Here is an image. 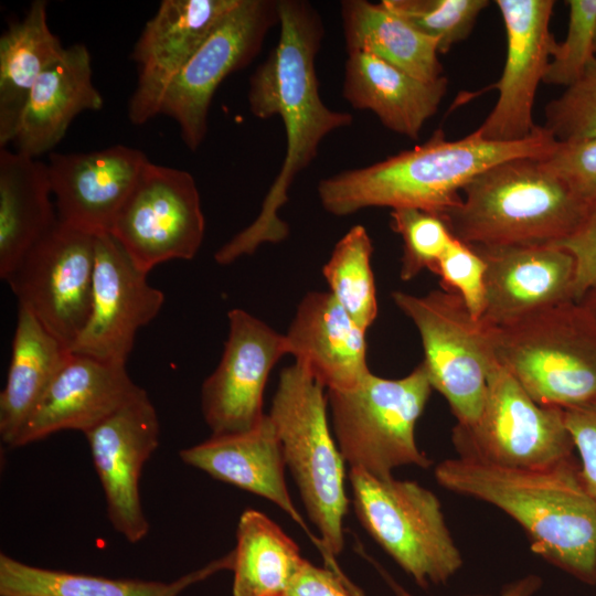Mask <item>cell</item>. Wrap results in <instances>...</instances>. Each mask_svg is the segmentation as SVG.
Instances as JSON below:
<instances>
[{
    "label": "cell",
    "mask_w": 596,
    "mask_h": 596,
    "mask_svg": "<svg viewBox=\"0 0 596 596\" xmlns=\"http://www.w3.org/2000/svg\"><path fill=\"white\" fill-rule=\"evenodd\" d=\"M557 141L543 126L518 141H492L477 130L448 140L437 129L428 140L373 164L321 180L322 207L345 216L368 207H412L443 217L464 187L488 168L515 158L544 159Z\"/></svg>",
    "instance_id": "3957f363"
},
{
    "label": "cell",
    "mask_w": 596,
    "mask_h": 596,
    "mask_svg": "<svg viewBox=\"0 0 596 596\" xmlns=\"http://www.w3.org/2000/svg\"><path fill=\"white\" fill-rule=\"evenodd\" d=\"M459 458L511 468H541L573 457L564 409L542 406L497 361L488 375L479 416L457 424Z\"/></svg>",
    "instance_id": "9c48e42d"
},
{
    "label": "cell",
    "mask_w": 596,
    "mask_h": 596,
    "mask_svg": "<svg viewBox=\"0 0 596 596\" xmlns=\"http://www.w3.org/2000/svg\"><path fill=\"white\" fill-rule=\"evenodd\" d=\"M391 226L403 241L401 278L411 280L424 269L434 272L455 236L439 215L418 209L391 211Z\"/></svg>",
    "instance_id": "836d02e7"
},
{
    "label": "cell",
    "mask_w": 596,
    "mask_h": 596,
    "mask_svg": "<svg viewBox=\"0 0 596 596\" xmlns=\"http://www.w3.org/2000/svg\"><path fill=\"white\" fill-rule=\"evenodd\" d=\"M437 482L490 503L525 531L532 551L550 564L595 585L596 501L574 457L541 468H511L464 458L435 468Z\"/></svg>",
    "instance_id": "7a4b0ae2"
},
{
    "label": "cell",
    "mask_w": 596,
    "mask_h": 596,
    "mask_svg": "<svg viewBox=\"0 0 596 596\" xmlns=\"http://www.w3.org/2000/svg\"><path fill=\"white\" fill-rule=\"evenodd\" d=\"M557 245L566 249L575 262L574 301L578 302L596 288V204L588 211L576 230Z\"/></svg>",
    "instance_id": "ab89813d"
},
{
    "label": "cell",
    "mask_w": 596,
    "mask_h": 596,
    "mask_svg": "<svg viewBox=\"0 0 596 596\" xmlns=\"http://www.w3.org/2000/svg\"><path fill=\"white\" fill-rule=\"evenodd\" d=\"M278 42L249 78L248 105L260 119L279 116L286 132V152L256 219L222 245L215 262L227 265L253 254L264 243L288 235L279 210L288 200L295 178L317 157L321 141L352 124L349 113L329 108L320 97L316 56L323 36L317 11L306 1H277Z\"/></svg>",
    "instance_id": "6da1fadb"
},
{
    "label": "cell",
    "mask_w": 596,
    "mask_h": 596,
    "mask_svg": "<svg viewBox=\"0 0 596 596\" xmlns=\"http://www.w3.org/2000/svg\"><path fill=\"white\" fill-rule=\"evenodd\" d=\"M143 391L126 364L71 353L17 435L12 447L62 430L83 434Z\"/></svg>",
    "instance_id": "44dd1931"
},
{
    "label": "cell",
    "mask_w": 596,
    "mask_h": 596,
    "mask_svg": "<svg viewBox=\"0 0 596 596\" xmlns=\"http://www.w3.org/2000/svg\"><path fill=\"white\" fill-rule=\"evenodd\" d=\"M233 553L172 582L109 578L30 565L0 554V596H179L211 575L232 570Z\"/></svg>",
    "instance_id": "83f0119b"
},
{
    "label": "cell",
    "mask_w": 596,
    "mask_h": 596,
    "mask_svg": "<svg viewBox=\"0 0 596 596\" xmlns=\"http://www.w3.org/2000/svg\"><path fill=\"white\" fill-rule=\"evenodd\" d=\"M179 455L212 478L275 503L315 541L287 489L284 450L268 414L248 432L211 436Z\"/></svg>",
    "instance_id": "603a6c76"
},
{
    "label": "cell",
    "mask_w": 596,
    "mask_h": 596,
    "mask_svg": "<svg viewBox=\"0 0 596 596\" xmlns=\"http://www.w3.org/2000/svg\"><path fill=\"white\" fill-rule=\"evenodd\" d=\"M544 115L543 127L557 142L596 138V56L575 83L545 106Z\"/></svg>",
    "instance_id": "d590c367"
},
{
    "label": "cell",
    "mask_w": 596,
    "mask_h": 596,
    "mask_svg": "<svg viewBox=\"0 0 596 596\" xmlns=\"http://www.w3.org/2000/svg\"><path fill=\"white\" fill-rule=\"evenodd\" d=\"M595 582H596V576H595Z\"/></svg>",
    "instance_id": "f6af8a7d"
},
{
    "label": "cell",
    "mask_w": 596,
    "mask_h": 596,
    "mask_svg": "<svg viewBox=\"0 0 596 596\" xmlns=\"http://www.w3.org/2000/svg\"><path fill=\"white\" fill-rule=\"evenodd\" d=\"M159 434L158 414L145 390L84 434L105 493L108 520L130 543L143 540L150 529L139 483L145 464L159 445Z\"/></svg>",
    "instance_id": "2e32d148"
},
{
    "label": "cell",
    "mask_w": 596,
    "mask_h": 596,
    "mask_svg": "<svg viewBox=\"0 0 596 596\" xmlns=\"http://www.w3.org/2000/svg\"><path fill=\"white\" fill-rule=\"evenodd\" d=\"M276 22L277 1L238 0L175 77L159 115L178 124L190 150L195 151L206 136L210 105L220 84L255 58Z\"/></svg>",
    "instance_id": "4fadbf2b"
},
{
    "label": "cell",
    "mask_w": 596,
    "mask_h": 596,
    "mask_svg": "<svg viewBox=\"0 0 596 596\" xmlns=\"http://www.w3.org/2000/svg\"><path fill=\"white\" fill-rule=\"evenodd\" d=\"M232 553L233 596H285L305 560L295 541L255 509L241 514Z\"/></svg>",
    "instance_id": "4dcf8cb0"
},
{
    "label": "cell",
    "mask_w": 596,
    "mask_h": 596,
    "mask_svg": "<svg viewBox=\"0 0 596 596\" xmlns=\"http://www.w3.org/2000/svg\"><path fill=\"white\" fill-rule=\"evenodd\" d=\"M70 350L19 307L11 360L0 394V436L12 447L21 427L70 356Z\"/></svg>",
    "instance_id": "f1b7e54d"
},
{
    "label": "cell",
    "mask_w": 596,
    "mask_h": 596,
    "mask_svg": "<svg viewBox=\"0 0 596 596\" xmlns=\"http://www.w3.org/2000/svg\"><path fill=\"white\" fill-rule=\"evenodd\" d=\"M568 28L565 40L556 43L543 78L544 84L564 86L575 83L596 56V0H568Z\"/></svg>",
    "instance_id": "e575fe53"
},
{
    "label": "cell",
    "mask_w": 596,
    "mask_h": 596,
    "mask_svg": "<svg viewBox=\"0 0 596 596\" xmlns=\"http://www.w3.org/2000/svg\"><path fill=\"white\" fill-rule=\"evenodd\" d=\"M496 361L542 406L596 400V318L567 301L501 327H487Z\"/></svg>",
    "instance_id": "8992f818"
},
{
    "label": "cell",
    "mask_w": 596,
    "mask_h": 596,
    "mask_svg": "<svg viewBox=\"0 0 596 596\" xmlns=\"http://www.w3.org/2000/svg\"><path fill=\"white\" fill-rule=\"evenodd\" d=\"M392 299L419 333L422 363L433 389L445 397L457 424L472 423L481 412L488 375L496 363L488 328L451 291L433 290L423 296L394 291Z\"/></svg>",
    "instance_id": "30bf717a"
},
{
    "label": "cell",
    "mask_w": 596,
    "mask_h": 596,
    "mask_svg": "<svg viewBox=\"0 0 596 596\" xmlns=\"http://www.w3.org/2000/svg\"><path fill=\"white\" fill-rule=\"evenodd\" d=\"M47 23V2L35 0L0 36V148L14 141L29 95L64 51Z\"/></svg>",
    "instance_id": "4316f807"
},
{
    "label": "cell",
    "mask_w": 596,
    "mask_h": 596,
    "mask_svg": "<svg viewBox=\"0 0 596 596\" xmlns=\"http://www.w3.org/2000/svg\"><path fill=\"white\" fill-rule=\"evenodd\" d=\"M366 331L329 291H310L285 333L288 354L327 391L351 390L371 372Z\"/></svg>",
    "instance_id": "7402d4cb"
},
{
    "label": "cell",
    "mask_w": 596,
    "mask_h": 596,
    "mask_svg": "<svg viewBox=\"0 0 596 596\" xmlns=\"http://www.w3.org/2000/svg\"><path fill=\"white\" fill-rule=\"evenodd\" d=\"M118 242L102 233L95 240V267L88 318L70 352L127 363L138 330L157 317L164 302Z\"/></svg>",
    "instance_id": "9a60e30c"
},
{
    "label": "cell",
    "mask_w": 596,
    "mask_h": 596,
    "mask_svg": "<svg viewBox=\"0 0 596 596\" xmlns=\"http://www.w3.org/2000/svg\"><path fill=\"white\" fill-rule=\"evenodd\" d=\"M204 231L193 175L149 160L109 234L134 265L148 274L171 259H192L201 247Z\"/></svg>",
    "instance_id": "8fae6325"
},
{
    "label": "cell",
    "mask_w": 596,
    "mask_h": 596,
    "mask_svg": "<svg viewBox=\"0 0 596 596\" xmlns=\"http://www.w3.org/2000/svg\"><path fill=\"white\" fill-rule=\"evenodd\" d=\"M285 596H364L342 571L304 560Z\"/></svg>",
    "instance_id": "60d3db41"
},
{
    "label": "cell",
    "mask_w": 596,
    "mask_h": 596,
    "mask_svg": "<svg viewBox=\"0 0 596 596\" xmlns=\"http://www.w3.org/2000/svg\"><path fill=\"white\" fill-rule=\"evenodd\" d=\"M372 253L370 235L364 226L358 224L338 241L322 268L329 292L365 331L379 310Z\"/></svg>",
    "instance_id": "1f68e13d"
},
{
    "label": "cell",
    "mask_w": 596,
    "mask_h": 596,
    "mask_svg": "<svg viewBox=\"0 0 596 596\" xmlns=\"http://www.w3.org/2000/svg\"><path fill=\"white\" fill-rule=\"evenodd\" d=\"M588 207L542 159L515 158L469 181L443 219L471 246L549 245L570 236Z\"/></svg>",
    "instance_id": "277c9868"
},
{
    "label": "cell",
    "mask_w": 596,
    "mask_h": 596,
    "mask_svg": "<svg viewBox=\"0 0 596 596\" xmlns=\"http://www.w3.org/2000/svg\"><path fill=\"white\" fill-rule=\"evenodd\" d=\"M380 574L389 585L395 596H414L400 583H397L386 571L376 565ZM543 579L536 574H526L503 586L497 596H534L542 587ZM490 596V595H475Z\"/></svg>",
    "instance_id": "b9f144b4"
},
{
    "label": "cell",
    "mask_w": 596,
    "mask_h": 596,
    "mask_svg": "<svg viewBox=\"0 0 596 596\" xmlns=\"http://www.w3.org/2000/svg\"><path fill=\"white\" fill-rule=\"evenodd\" d=\"M594 51H595V54H596V29H595V38H594Z\"/></svg>",
    "instance_id": "ee69618b"
},
{
    "label": "cell",
    "mask_w": 596,
    "mask_h": 596,
    "mask_svg": "<svg viewBox=\"0 0 596 596\" xmlns=\"http://www.w3.org/2000/svg\"><path fill=\"white\" fill-rule=\"evenodd\" d=\"M323 390L295 362L281 370L268 415L306 512L320 534L324 566L341 571L336 557L344 547L343 520L349 505L345 461L332 437Z\"/></svg>",
    "instance_id": "5b68a950"
},
{
    "label": "cell",
    "mask_w": 596,
    "mask_h": 596,
    "mask_svg": "<svg viewBox=\"0 0 596 596\" xmlns=\"http://www.w3.org/2000/svg\"><path fill=\"white\" fill-rule=\"evenodd\" d=\"M341 19L348 53L373 54L427 82L444 76L437 42L383 2L342 1Z\"/></svg>",
    "instance_id": "f546056e"
},
{
    "label": "cell",
    "mask_w": 596,
    "mask_h": 596,
    "mask_svg": "<svg viewBox=\"0 0 596 596\" xmlns=\"http://www.w3.org/2000/svg\"><path fill=\"white\" fill-rule=\"evenodd\" d=\"M444 290L457 294L471 316L480 320L486 302V263L470 245L454 238L434 272Z\"/></svg>",
    "instance_id": "8d00e7d4"
},
{
    "label": "cell",
    "mask_w": 596,
    "mask_h": 596,
    "mask_svg": "<svg viewBox=\"0 0 596 596\" xmlns=\"http://www.w3.org/2000/svg\"><path fill=\"white\" fill-rule=\"evenodd\" d=\"M148 161L125 145L51 153L46 166L58 221L93 235L109 233Z\"/></svg>",
    "instance_id": "d6986e66"
},
{
    "label": "cell",
    "mask_w": 596,
    "mask_h": 596,
    "mask_svg": "<svg viewBox=\"0 0 596 596\" xmlns=\"http://www.w3.org/2000/svg\"><path fill=\"white\" fill-rule=\"evenodd\" d=\"M58 222L46 163L0 148V278Z\"/></svg>",
    "instance_id": "484cf974"
},
{
    "label": "cell",
    "mask_w": 596,
    "mask_h": 596,
    "mask_svg": "<svg viewBox=\"0 0 596 596\" xmlns=\"http://www.w3.org/2000/svg\"><path fill=\"white\" fill-rule=\"evenodd\" d=\"M542 161L578 199L596 204V138L557 142Z\"/></svg>",
    "instance_id": "74e56055"
},
{
    "label": "cell",
    "mask_w": 596,
    "mask_h": 596,
    "mask_svg": "<svg viewBox=\"0 0 596 596\" xmlns=\"http://www.w3.org/2000/svg\"><path fill=\"white\" fill-rule=\"evenodd\" d=\"M433 386L423 363L400 379L370 372L351 390L327 391L337 445L351 469L391 478L403 466L428 468L415 427Z\"/></svg>",
    "instance_id": "52a82bcc"
},
{
    "label": "cell",
    "mask_w": 596,
    "mask_h": 596,
    "mask_svg": "<svg viewBox=\"0 0 596 596\" xmlns=\"http://www.w3.org/2000/svg\"><path fill=\"white\" fill-rule=\"evenodd\" d=\"M238 0H163L131 53L136 88L128 118L142 125L160 114L162 100L183 67Z\"/></svg>",
    "instance_id": "ac0fdd59"
},
{
    "label": "cell",
    "mask_w": 596,
    "mask_h": 596,
    "mask_svg": "<svg viewBox=\"0 0 596 596\" xmlns=\"http://www.w3.org/2000/svg\"><path fill=\"white\" fill-rule=\"evenodd\" d=\"M507 35V55L492 110L476 129L485 139L518 141L539 126L533 121V104L540 83L556 45L550 22L553 0H496Z\"/></svg>",
    "instance_id": "e0dca14e"
},
{
    "label": "cell",
    "mask_w": 596,
    "mask_h": 596,
    "mask_svg": "<svg viewBox=\"0 0 596 596\" xmlns=\"http://www.w3.org/2000/svg\"><path fill=\"white\" fill-rule=\"evenodd\" d=\"M578 302L583 304L596 318V288L588 291Z\"/></svg>",
    "instance_id": "7bdbcfd3"
},
{
    "label": "cell",
    "mask_w": 596,
    "mask_h": 596,
    "mask_svg": "<svg viewBox=\"0 0 596 596\" xmlns=\"http://www.w3.org/2000/svg\"><path fill=\"white\" fill-rule=\"evenodd\" d=\"M349 479L360 523L419 587L446 584L461 568V553L433 491L361 469H350Z\"/></svg>",
    "instance_id": "ba28073f"
},
{
    "label": "cell",
    "mask_w": 596,
    "mask_h": 596,
    "mask_svg": "<svg viewBox=\"0 0 596 596\" xmlns=\"http://www.w3.org/2000/svg\"><path fill=\"white\" fill-rule=\"evenodd\" d=\"M447 87L445 76L423 81L373 54L351 52L342 96L353 108L372 111L387 129L417 139L437 113Z\"/></svg>",
    "instance_id": "d4e9b609"
},
{
    "label": "cell",
    "mask_w": 596,
    "mask_h": 596,
    "mask_svg": "<svg viewBox=\"0 0 596 596\" xmlns=\"http://www.w3.org/2000/svg\"><path fill=\"white\" fill-rule=\"evenodd\" d=\"M103 106L87 47L78 43L65 47L29 95L13 141L17 151L38 158L63 139L81 113L97 111Z\"/></svg>",
    "instance_id": "cb8c5ba5"
},
{
    "label": "cell",
    "mask_w": 596,
    "mask_h": 596,
    "mask_svg": "<svg viewBox=\"0 0 596 596\" xmlns=\"http://www.w3.org/2000/svg\"><path fill=\"white\" fill-rule=\"evenodd\" d=\"M227 318L221 360L201 389V409L212 436L248 432L262 422L267 379L288 354L285 334L260 319L238 308Z\"/></svg>",
    "instance_id": "5bb4252c"
},
{
    "label": "cell",
    "mask_w": 596,
    "mask_h": 596,
    "mask_svg": "<svg viewBox=\"0 0 596 596\" xmlns=\"http://www.w3.org/2000/svg\"><path fill=\"white\" fill-rule=\"evenodd\" d=\"M96 235L60 221L7 278L29 310L68 350L91 310Z\"/></svg>",
    "instance_id": "7c38bea8"
},
{
    "label": "cell",
    "mask_w": 596,
    "mask_h": 596,
    "mask_svg": "<svg viewBox=\"0 0 596 596\" xmlns=\"http://www.w3.org/2000/svg\"><path fill=\"white\" fill-rule=\"evenodd\" d=\"M471 247L486 263L480 319L486 327L505 326L574 301L575 262L566 249L554 244Z\"/></svg>",
    "instance_id": "ffe728a7"
},
{
    "label": "cell",
    "mask_w": 596,
    "mask_h": 596,
    "mask_svg": "<svg viewBox=\"0 0 596 596\" xmlns=\"http://www.w3.org/2000/svg\"><path fill=\"white\" fill-rule=\"evenodd\" d=\"M564 422L579 456V476L596 501V400L564 409Z\"/></svg>",
    "instance_id": "f35d334b"
},
{
    "label": "cell",
    "mask_w": 596,
    "mask_h": 596,
    "mask_svg": "<svg viewBox=\"0 0 596 596\" xmlns=\"http://www.w3.org/2000/svg\"><path fill=\"white\" fill-rule=\"evenodd\" d=\"M382 2L419 32L435 40L441 54L469 36L479 14L490 3L488 0H383Z\"/></svg>",
    "instance_id": "d6a6232c"
}]
</instances>
